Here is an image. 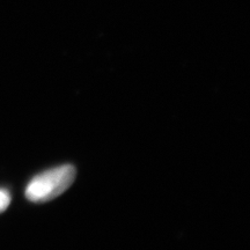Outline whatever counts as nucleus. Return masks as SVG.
<instances>
[{
  "instance_id": "1",
  "label": "nucleus",
  "mask_w": 250,
  "mask_h": 250,
  "mask_svg": "<svg viewBox=\"0 0 250 250\" xmlns=\"http://www.w3.org/2000/svg\"><path fill=\"white\" fill-rule=\"evenodd\" d=\"M76 180V168L66 165L52 168L37 175L26 189V197L30 202L44 203L62 195Z\"/></svg>"
},
{
  "instance_id": "2",
  "label": "nucleus",
  "mask_w": 250,
  "mask_h": 250,
  "mask_svg": "<svg viewBox=\"0 0 250 250\" xmlns=\"http://www.w3.org/2000/svg\"><path fill=\"white\" fill-rule=\"evenodd\" d=\"M9 202H11V197H9L8 192L0 189V212L5 211L8 208Z\"/></svg>"
}]
</instances>
